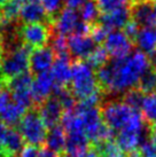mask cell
Masks as SVG:
<instances>
[{
	"label": "cell",
	"instance_id": "603a6c76",
	"mask_svg": "<svg viewBox=\"0 0 156 157\" xmlns=\"http://www.w3.org/2000/svg\"><path fill=\"white\" fill-rule=\"evenodd\" d=\"M23 5H24L23 0H8L0 8V18L4 21H9V22L18 21Z\"/></svg>",
	"mask_w": 156,
	"mask_h": 157
},
{
	"label": "cell",
	"instance_id": "836d02e7",
	"mask_svg": "<svg viewBox=\"0 0 156 157\" xmlns=\"http://www.w3.org/2000/svg\"><path fill=\"white\" fill-rule=\"evenodd\" d=\"M107 35H108V31L106 30V29H103L101 25H99V24H93V26H92V30H91V33H90V36H91V38L93 40H94V43H98V44H101V43H103L104 40H106V38H107Z\"/></svg>",
	"mask_w": 156,
	"mask_h": 157
},
{
	"label": "cell",
	"instance_id": "1f68e13d",
	"mask_svg": "<svg viewBox=\"0 0 156 157\" xmlns=\"http://www.w3.org/2000/svg\"><path fill=\"white\" fill-rule=\"evenodd\" d=\"M96 5L99 7L100 12L102 13H108L115 9L126 7L130 0H96Z\"/></svg>",
	"mask_w": 156,
	"mask_h": 157
},
{
	"label": "cell",
	"instance_id": "f1b7e54d",
	"mask_svg": "<svg viewBox=\"0 0 156 157\" xmlns=\"http://www.w3.org/2000/svg\"><path fill=\"white\" fill-rule=\"evenodd\" d=\"M145 94L140 91L139 88H132L130 91H127L124 93L123 95V102L127 105L129 107H131L132 109L139 110L141 109L142 105L143 99H145Z\"/></svg>",
	"mask_w": 156,
	"mask_h": 157
},
{
	"label": "cell",
	"instance_id": "9a60e30c",
	"mask_svg": "<svg viewBox=\"0 0 156 157\" xmlns=\"http://www.w3.org/2000/svg\"><path fill=\"white\" fill-rule=\"evenodd\" d=\"M20 22L23 24L26 23H46L52 25V21L48 17L47 13L40 2H26L22 6L20 16Z\"/></svg>",
	"mask_w": 156,
	"mask_h": 157
},
{
	"label": "cell",
	"instance_id": "d4e9b609",
	"mask_svg": "<svg viewBox=\"0 0 156 157\" xmlns=\"http://www.w3.org/2000/svg\"><path fill=\"white\" fill-rule=\"evenodd\" d=\"M94 149L98 151L99 157H125L124 151L114 140L96 144Z\"/></svg>",
	"mask_w": 156,
	"mask_h": 157
},
{
	"label": "cell",
	"instance_id": "ac0fdd59",
	"mask_svg": "<svg viewBox=\"0 0 156 157\" xmlns=\"http://www.w3.org/2000/svg\"><path fill=\"white\" fill-rule=\"evenodd\" d=\"M135 44L143 54H152L156 51V28H140L135 37Z\"/></svg>",
	"mask_w": 156,
	"mask_h": 157
},
{
	"label": "cell",
	"instance_id": "8992f818",
	"mask_svg": "<svg viewBox=\"0 0 156 157\" xmlns=\"http://www.w3.org/2000/svg\"><path fill=\"white\" fill-rule=\"evenodd\" d=\"M52 25L46 23H26L18 29V39L31 48L45 47L52 37Z\"/></svg>",
	"mask_w": 156,
	"mask_h": 157
},
{
	"label": "cell",
	"instance_id": "e0dca14e",
	"mask_svg": "<svg viewBox=\"0 0 156 157\" xmlns=\"http://www.w3.org/2000/svg\"><path fill=\"white\" fill-rule=\"evenodd\" d=\"M65 141L67 133L61 125H57L48 130L47 136L45 140V147L57 155H62L65 150Z\"/></svg>",
	"mask_w": 156,
	"mask_h": 157
},
{
	"label": "cell",
	"instance_id": "484cf974",
	"mask_svg": "<svg viewBox=\"0 0 156 157\" xmlns=\"http://www.w3.org/2000/svg\"><path fill=\"white\" fill-rule=\"evenodd\" d=\"M142 116L146 122L154 123L156 121V92L150 93L145 96L141 105Z\"/></svg>",
	"mask_w": 156,
	"mask_h": 157
},
{
	"label": "cell",
	"instance_id": "d6a6232c",
	"mask_svg": "<svg viewBox=\"0 0 156 157\" xmlns=\"http://www.w3.org/2000/svg\"><path fill=\"white\" fill-rule=\"evenodd\" d=\"M139 154L141 157H156V141L148 138L139 147Z\"/></svg>",
	"mask_w": 156,
	"mask_h": 157
},
{
	"label": "cell",
	"instance_id": "f35d334b",
	"mask_svg": "<svg viewBox=\"0 0 156 157\" xmlns=\"http://www.w3.org/2000/svg\"><path fill=\"white\" fill-rule=\"evenodd\" d=\"M8 131H9V126H7L6 124H4V123L0 121V147L4 146L6 136L8 134Z\"/></svg>",
	"mask_w": 156,
	"mask_h": 157
},
{
	"label": "cell",
	"instance_id": "4dcf8cb0",
	"mask_svg": "<svg viewBox=\"0 0 156 157\" xmlns=\"http://www.w3.org/2000/svg\"><path fill=\"white\" fill-rule=\"evenodd\" d=\"M41 6L44 7L45 12L47 13L48 17L51 18V21H54V18L61 13V10L63 9V4L64 0H41L40 1Z\"/></svg>",
	"mask_w": 156,
	"mask_h": 157
},
{
	"label": "cell",
	"instance_id": "4316f807",
	"mask_svg": "<svg viewBox=\"0 0 156 157\" xmlns=\"http://www.w3.org/2000/svg\"><path fill=\"white\" fill-rule=\"evenodd\" d=\"M108 53L104 49L103 46H96L85 62L92 68L99 69L101 67H103L106 63H108Z\"/></svg>",
	"mask_w": 156,
	"mask_h": 157
},
{
	"label": "cell",
	"instance_id": "cb8c5ba5",
	"mask_svg": "<svg viewBox=\"0 0 156 157\" xmlns=\"http://www.w3.org/2000/svg\"><path fill=\"white\" fill-rule=\"evenodd\" d=\"M79 16L82 18L83 22L87 24H96L100 17V9L96 5V0H87L85 4L80 7Z\"/></svg>",
	"mask_w": 156,
	"mask_h": 157
},
{
	"label": "cell",
	"instance_id": "9c48e42d",
	"mask_svg": "<svg viewBox=\"0 0 156 157\" xmlns=\"http://www.w3.org/2000/svg\"><path fill=\"white\" fill-rule=\"evenodd\" d=\"M54 84H55V80L53 78L51 71L36 75L31 86V95H32V100L36 108H38L47 98L52 95Z\"/></svg>",
	"mask_w": 156,
	"mask_h": 157
},
{
	"label": "cell",
	"instance_id": "30bf717a",
	"mask_svg": "<svg viewBox=\"0 0 156 157\" xmlns=\"http://www.w3.org/2000/svg\"><path fill=\"white\" fill-rule=\"evenodd\" d=\"M37 109L48 130L57 125H60L61 118L63 116L64 110L57 96L51 95L49 98H47Z\"/></svg>",
	"mask_w": 156,
	"mask_h": 157
},
{
	"label": "cell",
	"instance_id": "74e56055",
	"mask_svg": "<svg viewBox=\"0 0 156 157\" xmlns=\"http://www.w3.org/2000/svg\"><path fill=\"white\" fill-rule=\"evenodd\" d=\"M60 157H99V154L96 151L94 147L93 148H90L85 150V151H82V153H77V154H62Z\"/></svg>",
	"mask_w": 156,
	"mask_h": 157
},
{
	"label": "cell",
	"instance_id": "f6af8a7d",
	"mask_svg": "<svg viewBox=\"0 0 156 157\" xmlns=\"http://www.w3.org/2000/svg\"><path fill=\"white\" fill-rule=\"evenodd\" d=\"M24 1V4H26V2H40L41 0H23Z\"/></svg>",
	"mask_w": 156,
	"mask_h": 157
},
{
	"label": "cell",
	"instance_id": "d6986e66",
	"mask_svg": "<svg viewBox=\"0 0 156 157\" xmlns=\"http://www.w3.org/2000/svg\"><path fill=\"white\" fill-rule=\"evenodd\" d=\"M24 140L22 138L21 133L14 128L9 127L8 134L6 136V140L4 142V146L1 148L9 157H18L21 154L22 149L24 148Z\"/></svg>",
	"mask_w": 156,
	"mask_h": 157
},
{
	"label": "cell",
	"instance_id": "7c38bea8",
	"mask_svg": "<svg viewBox=\"0 0 156 157\" xmlns=\"http://www.w3.org/2000/svg\"><path fill=\"white\" fill-rule=\"evenodd\" d=\"M55 54L51 47H41L32 49L30 54V70L32 75H39L51 71L54 61H55Z\"/></svg>",
	"mask_w": 156,
	"mask_h": 157
},
{
	"label": "cell",
	"instance_id": "f546056e",
	"mask_svg": "<svg viewBox=\"0 0 156 157\" xmlns=\"http://www.w3.org/2000/svg\"><path fill=\"white\" fill-rule=\"evenodd\" d=\"M49 47L53 49V52L55 54V56H67L69 55V51H68V39L64 36L57 35L51 37L49 40Z\"/></svg>",
	"mask_w": 156,
	"mask_h": 157
},
{
	"label": "cell",
	"instance_id": "e575fe53",
	"mask_svg": "<svg viewBox=\"0 0 156 157\" xmlns=\"http://www.w3.org/2000/svg\"><path fill=\"white\" fill-rule=\"evenodd\" d=\"M10 98H12V94L5 84L2 87H0V115L4 113L5 109L9 105Z\"/></svg>",
	"mask_w": 156,
	"mask_h": 157
},
{
	"label": "cell",
	"instance_id": "277c9868",
	"mask_svg": "<svg viewBox=\"0 0 156 157\" xmlns=\"http://www.w3.org/2000/svg\"><path fill=\"white\" fill-rule=\"evenodd\" d=\"M32 48L21 43L12 51L5 53L2 60V79L7 82L30 70V54Z\"/></svg>",
	"mask_w": 156,
	"mask_h": 157
},
{
	"label": "cell",
	"instance_id": "5bb4252c",
	"mask_svg": "<svg viewBox=\"0 0 156 157\" xmlns=\"http://www.w3.org/2000/svg\"><path fill=\"white\" fill-rule=\"evenodd\" d=\"M79 22V14L77 10L71 8H63L61 13L54 18L52 23V31H55L57 35L68 36L72 35L75 29Z\"/></svg>",
	"mask_w": 156,
	"mask_h": 157
},
{
	"label": "cell",
	"instance_id": "ba28073f",
	"mask_svg": "<svg viewBox=\"0 0 156 157\" xmlns=\"http://www.w3.org/2000/svg\"><path fill=\"white\" fill-rule=\"evenodd\" d=\"M130 12L131 18L140 28H152V26L156 25L154 1H150V0H133Z\"/></svg>",
	"mask_w": 156,
	"mask_h": 157
},
{
	"label": "cell",
	"instance_id": "8d00e7d4",
	"mask_svg": "<svg viewBox=\"0 0 156 157\" xmlns=\"http://www.w3.org/2000/svg\"><path fill=\"white\" fill-rule=\"evenodd\" d=\"M40 149H41L40 147H36V146H31V144H25L24 148L22 149V151L18 157H39Z\"/></svg>",
	"mask_w": 156,
	"mask_h": 157
},
{
	"label": "cell",
	"instance_id": "4fadbf2b",
	"mask_svg": "<svg viewBox=\"0 0 156 157\" xmlns=\"http://www.w3.org/2000/svg\"><path fill=\"white\" fill-rule=\"evenodd\" d=\"M131 20V12L127 7L115 9L108 13H102L100 15L96 24L101 25L103 29L110 32L123 29L125 24Z\"/></svg>",
	"mask_w": 156,
	"mask_h": 157
},
{
	"label": "cell",
	"instance_id": "7dc6e473",
	"mask_svg": "<svg viewBox=\"0 0 156 157\" xmlns=\"http://www.w3.org/2000/svg\"><path fill=\"white\" fill-rule=\"evenodd\" d=\"M7 1H8V0H0V8H1V7H2Z\"/></svg>",
	"mask_w": 156,
	"mask_h": 157
},
{
	"label": "cell",
	"instance_id": "7bdbcfd3",
	"mask_svg": "<svg viewBox=\"0 0 156 157\" xmlns=\"http://www.w3.org/2000/svg\"><path fill=\"white\" fill-rule=\"evenodd\" d=\"M0 80H4L2 79V60H1V57H0Z\"/></svg>",
	"mask_w": 156,
	"mask_h": 157
},
{
	"label": "cell",
	"instance_id": "83f0119b",
	"mask_svg": "<svg viewBox=\"0 0 156 157\" xmlns=\"http://www.w3.org/2000/svg\"><path fill=\"white\" fill-rule=\"evenodd\" d=\"M138 88L143 94H150L156 92V69L149 68L146 74L143 75L140 82H139Z\"/></svg>",
	"mask_w": 156,
	"mask_h": 157
},
{
	"label": "cell",
	"instance_id": "2e32d148",
	"mask_svg": "<svg viewBox=\"0 0 156 157\" xmlns=\"http://www.w3.org/2000/svg\"><path fill=\"white\" fill-rule=\"evenodd\" d=\"M71 57L70 55L67 56H57L54 61L51 72L53 75V78L55 80V84L61 85V86H69L70 82H71Z\"/></svg>",
	"mask_w": 156,
	"mask_h": 157
},
{
	"label": "cell",
	"instance_id": "b9f144b4",
	"mask_svg": "<svg viewBox=\"0 0 156 157\" xmlns=\"http://www.w3.org/2000/svg\"><path fill=\"white\" fill-rule=\"evenodd\" d=\"M2 54H4V37L0 32V57H2Z\"/></svg>",
	"mask_w": 156,
	"mask_h": 157
},
{
	"label": "cell",
	"instance_id": "7a4b0ae2",
	"mask_svg": "<svg viewBox=\"0 0 156 157\" xmlns=\"http://www.w3.org/2000/svg\"><path fill=\"white\" fill-rule=\"evenodd\" d=\"M71 82L68 87L79 102L100 93L101 88L99 87L93 68L86 62L75 61L71 67Z\"/></svg>",
	"mask_w": 156,
	"mask_h": 157
},
{
	"label": "cell",
	"instance_id": "7402d4cb",
	"mask_svg": "<svg viewBox=\"0 0 156 157\" xmlns=\"http://www.w3.org/2000/svg\"><path fill=\"white\" fill-rule=\"evenodd\" d=\"M5 83L10 93L31 90V86L33 83V75L31 71H26V72H23L7 82H5Z\"/></svg>",
	"mask_w": 156,
	"mask_h": 157
},
{
	"label": "cell",
	"instance_id": "ab89813d",
	"mask_svg": "<svg viewBox=\"0 0 156 157\" xmlns=\"http://www.w3.org/2000/svg\"><path fill=\"white\" fill-rule=\"evenodd\" d=\"M86 1L87 0H65L64 2L68 8H71V9H75V10H76V9L80 8Z\"/></svg>",
	"mask_w": 156,
	"mask_h": 157
},
{
	"label": "cell",
	"instance_id": "816d5d0a",
	"mask_svg": "<svg viewBox=\"0 0 156 157\" xmlns=\"http://www.w3.org/2000/svg\"><path fill=\"white\" fill-rule=\"evenodd\" d=\"M155 28H156V25H155Z\"/></svg>",
	"mask_w": 156,
	"mask_h": 157
},
{
	"label": "cell",
	"instance_id": "52a82bcc",
	"mask_svg": "<svg viewBox=\"0 0 156 157\" xmlns=\"http://www.w3.org/2000/svg\"><path fill=\"white\" fill-rule=\"evenodd\" d=\"M103 47L113 59L127 56L133 49V41L129 39L123 31H110L103 41Z\"/></svg>",
	"mask_w": 156,
	"mask_h": 157
},
{
	"label": "cell",
	"instance_id": "bcb514c9",
	"mask_svg": "<svg viewBox=\"0 0 156 157\" xmlns=\"http://www.w3.org/2000/svg\"><path fill=\"white\" fill-rule=\"evenodd\" d=\"M152 139L154 140V141H156V128L152 132Z\"/></svg>",
	"mask_w": 156,
	"mask_h": 157
},
{
	"label": "cell",
	"instance_id": "f907efd6",
	"mask_svg": "<svg viewBox=\"0 0 156 157\" xmlns=\"http://www.w3.org/2000/svg\"><path fill=\"white\" fill-rule=\"evenodd\" d=\"M150 1H156V0H150Z\"/></svg>",
	"mask_w": 156,
	"mask_h": 157
},
{
	"label": "cell",
	"instance_id": "681fc988",
	"mask_svg": "<svg viewBox=\"0 0 156 157\" xmlns=\"http://www.w3.org/2000/svg\"><path fill=\"white\" fill-rule=\"evenodd\" d=\"M153 125H154V127H155V128H156V121H155V122H154V123H153Z\"/></svg>",
	"mask_w": 156,
	"mask_h": 157
},
{
	"label": "cell",
	"instance_id": "d590c367",
	"mask_svg": "<svg viewBox=\"0 0 156 157\" xmlns=\"http://www.w3.org/2000/svg\"><path fill=\"white\" fill-rule=\"evenodd\" d=\"M139 30H140V26H139L133 20H130V21L125 24V26L123 28V32H124L126 37H127L129 39L132 40V41L135 39V37L138 35Z\"/></svg>",
	"mask_w": 156,
	"mask_h": 157
},
{
	"label": "cell",
	"instance_id": "3957f363",
	"mask_svg": "<svg viewBox=\"0 0 156 157\" xmlns=\"http://www.w3.org/2000/svg\"><path fill=\"white\" fill-rule=\"evenodd\" d=\"M18 131L21 133L24 142L31 146H45L48 128L43 122L37 108L28 110L18 124Z\"/></svg>",
	"mask_w": 156,
	"mask_h": 157
},
{
	"label": "cell",
	"instance_id": "60d3db41",
	"mask_svg": "<svg viewBox=\"0 0 156 157\" xmlns=\"http://www.w3.org/2000/svg\"><path fill=\"white\" fill-rule=\"evenodd\" d=\"M148 60H149L150 68L156 69V51L155 52H153L152 54H149V55H148Z\"/></svg>",
	"mask_w": 156,
	"mask_h": 157
},
{
	"label": "cell",
	"instance_id": "6da1fadb",
	"mask_svg": "<svg viewBox=\"0 0 156 157\" xmlns=\"http://www.w3.org/2000/svg\"><path fill=\"white\" fill-rule=\"evenodd\" d=\"M149 68L148 56L138 49L127 56L113 59L96 70V77L101 90L110 93H125L138 86Z\"/></svg>",
	"mask_w": 156,
	"mask_h": 157
},
{
	"label": "cell",
	"instance_id": "c3c4849f",
	"mask_svg": "<svg viewBox=\"0 0 156 157\" xmlns=\"http://www.w3.org/2000/svg\"><path fill=\"white\" fill-rule=\"evenodd\" d=\"M154 12H155V15H156V1L154 2Z\"/></svg>",
	"mask_w": 156,
	"mask_h": 157
},
{
	"label": "cell",
	"instance_id": "ee69618b",
	"mask_svg": "<svg viewBox=\"0 0 156 157\" xmlns=\"http://www.w3.org/2000/svg\"><path fill=\"white\" fill-rule=\"evenodd\" d=\"M0 157H9L8 155H7V154L5 153L4 149L1 148V147H0Z\"/></svg>",
	"mask_w": 156,
	"mask_h": 157
},
{
	"label": "cell",
	"instance_id": "8fae6325",
	"mask_svg": "<svg viewBox=\"0 0 156 157\" xmlns=\"http://www.w3.org/2000/svg\"><path fill=\"white\" fill-rule=\"evenodd\" d=\"M96 43L91 38V36L84 35H71L68 38V51H69L70 57L75 59L76 61H83L86 60L90 56L94 48Z\"/></svg>",
	"mask_w": 156,
	"mask_h": 157
},
{
	"label": "cell",
	"instance_id": "44dd1931",
	"mask_svg": "<svg viewBox=\"0 0 156 157\" xmlns=\"http://www.w3.org/2000/svg\"><path fill=\"white\" fill-rule=\"evenodd\" d=\"M25 113L26 110L24 108H22L14 102H10L8 107L5 109L4 113L0 115V121L9 127L18 126V124L20 123V121Z\"/></svg>",
	"mask_w": 156,
	"mask_h": 157
},
{
	"label": "cell",
	"instance_id": "5b68a950",
	"mask_svg": "<svg viewBox=\"0 0 156 157\" xmlns=\"http://www.w3.org/2000/svg\"><path fill=\"white\" fill-rule=\"evenodd\" d=\"M100 110L104 124L114 132H119L127 125L135 109H132L123 101H109Z\"/></svg>",
	"mask_w": 156,
	"mask_h": 157
},
{
	"label": "cell",
	"instance_id": "ffe728a7",
	"mask_svg": "<svg viewBox=\"0 0 156 157\" xmlns=\"http://www.w3.org/2000/svg\"><path fill=\"white\" fill-rule=\"evenodd\" d=\"M90 140L87 139L85 133H71L67 134L65 141V154H77L90 149ZM63 153V154H64Z\"/></svg>",
	"mask_w": 156,
	"mask_h": 157
}]
</instances>
